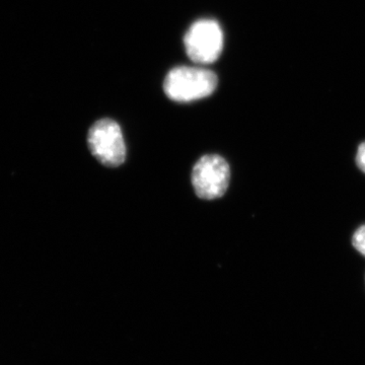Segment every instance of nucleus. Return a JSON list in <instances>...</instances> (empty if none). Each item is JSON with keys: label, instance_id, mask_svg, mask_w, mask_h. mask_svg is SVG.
<instances>
[{"label": "nucleus", "instance_id": "obj_1", "mask_svg": "<svg viewBox=\"0 0 365 365\" xmlns=\"http://www.w3.org/2000/svg\"><path fill=\"white\" fill-rule=\"evenodd\" d=\"M217 76L199 67H176L163 83L165 95L175 102L188 103L208 97L217 86Z\"/></svg>", "mask_w": 365, "mask_h": 365}, {"label": "nucleus", "instance_id": "obj_4", "mask_svg": "<svg viewBox=\"0 0 365 365\" xmlns=\"http://www.w3.org/2000/svg\"><path fill=\"white\" fill-rule=\"evenodd\" d=\"M184 43L192 61L199 64L212 63L222 51V28L213 20L196 21L185 35Z\"/></svg>", "mask_w": 365, "mask_h": 365}, {"label": "nucleus", "instance_id": "obj_3", "mask_svg": "<svg viewBox=\"0 0 365 365\" xmlns=\"http://www.w3.org/2000/svg\"><path fill=\"white\" fill-rule=\"evenodd\" d=\"M230 178V165L225 158L216 155H204L194 165L192 184L199 198L215 200L225 195Z\"/></svg>", "mask_w": 365, "mask_h": 365}, {"label": "nucleus", "instance_id": "obj_5", "mask_svg": "<svg viewBox=\"0 0 365 365\" xmlns=\"http://www.w3.org/2000/svg\"><path fill=\"white\" fill-rule=\"evenodd\" d=\"M352 245L357 252L365 257V225L355 230L352 237Z\"/></svg>", "mask_w": 365, "mask_h": 365}, {"label": "nucleus", "instance_id": "obj_2", "mask_svg": "<svg viewBox=\"0 0 365 365\" xmlns=\"http://www.w3.org/2000/svg\"><path fill=\"white\" fill-rule=\"evenodd\" d=\"M88 141L93 157L106 167H119L126 160L123 134L117 122L111 119L96 122L88 131Z\"/></svg>", "mask_w": 365, "mask_h": 365}, {"label": "nucleus", "instance_id": "obj_6", "mask_svg": "<svg viewBox=\"0 0 365 365\" xmlns=\"http://www.w3.org/2000/svg\"><path fill=\"white\" fill-rule=\"evenodd\" d=\"M356 165L365 174V141L359 146L356 153Z\"/></svg>", "mask_w": 365, "mask_h": 365}]
</instances>
